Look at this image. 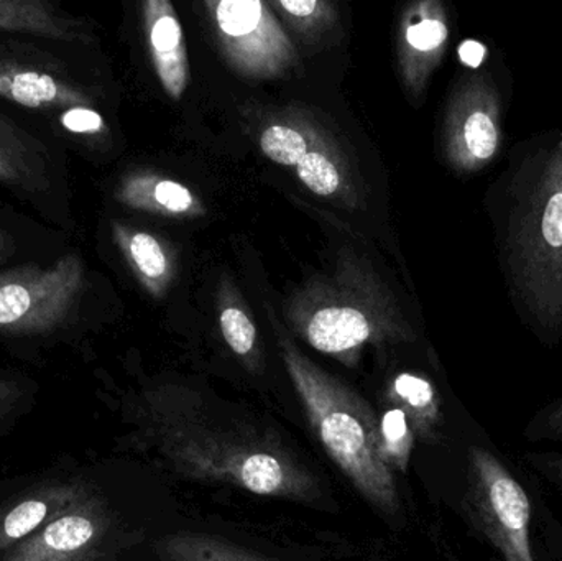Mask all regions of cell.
Masks as SVG:
<instances>
[{"label":"cell","instance_id":"obj_1","mask_svg":"<svg viewBox=\"0 0 562 561\" xmlns=\"http://www.w3.org/2000/svg\"><path fill=\"white\" fill-rule=\"evenodd\" d=\"M137 424L142 440L181 476L303 503L321 496L319 480L280 431L250 415L161 394L137 408Z\"/></svg>","mask_w":562,"mask_h":561},{"label":"cell","instance_id":"obj_2","mask_svg":"<svg viewBox=\"0 0 562 561\" xmlns=\"http://www.w3.org/2000/svg\"><path fill=\"white\" fill-rule=\"evenodd\" d=\"M492 207L502 272L521 319L547 346L562 338V135L527 145Z\"/></svg>","mask_w":562,"mask_h":561},{"label":"cell","instance_id":"obj_3","mask_svg":"<svg viewBox=\"0 0 562 561\" xmlns=\"http://www.w3.org/2000/svg\"><path fill=\"white\" fill-rule=\"evenodd\" d=\"M459 513L498 561H562V526L537 474L481 427L462 451Z\"/></svg>","mask_w":562,"mask_h":561},{"label":"cell","instance_id":"obj_4","mask_svg":"<svg viewBox=\"0 0 562 561\" xmlns=\"http://www.w3.org/2000/svg\"><path fill=\"white\" fill-rule=\"evenodd\" d=\"M291 379L307 420L330 460L366 497L386 516L402 507L395 474L383 463L379 450V417L360 395L306 362L288 358Z\"/></svg>","mask_w":562,"mask_h":561},{"label":"cell","instance_id":"obj_5","mask_svg":"<svg viewBox=\"0 0 562 561\" xmlns=\"http://www.w3.org/2000/svg\"><path fill=\"white\" fill-rule=\"evenodd\" d=\"M81 269L68 256L49 269H23L0 277V332L43 333L71 310Z\"/></svg>","mask_w":562,"mask_h":561},{"label":"cell","instance_id":"obj_6","mask_svg":"<svg viewBox=\"0 0 562 561\" xmlns=\"http://www.w3.org/2000/svg\"><path fill=\"white\" fill-rule=\"evenodd\" d=\"M111 532V510L98 494L88 491L0 561H102Z\"/></svg>","mask_w":562,"mask_h":561},{"label":"cell","instance_id":"obj_7","mask_svg":"<svg viewBox=\"0 0 562 561\" xmlns=\"http://www.w3.org/2000/svg\"><path fill=\"white\" fill-rule=\"evenodd\" d=\"M452 147L459 165L465 170L485 167L501 150V98L494 82L477 78L464 92Z\"/></svg>","mask_w":562,"mask_h":561},{"label":"cell","instance_id":"obj_8","mask_svg":"<svg viewBox=\"0 0 562 561\" xmlns=\"http://www.w3.org/2000/svg\"><path fill=\"white\" fill-rule=\"evenodd\" d=\"M88 491L81 483L45 484L0 509V553L10 552L35 536Z\"/></svg>","mask_w":562,"mask_h":561},{"label":"cell","instance_id":"obj_9","mask_svg":"<svg viewBox=\"0 0 562 561\" xmlns=\"http://www.w3.org/2000/svg\"><path fill=\"white\" fill-rule=\"evenodd\" d=\"M0 98L30 109L81 108L85 98L68 79L0 56Z\"/></svg>","mask_w":562,"mask_h":561},{"label":"cell","instance_id":"obj_10","mask_svg":"<svg viewBox=\"0 0 562 561\" xmlns=\"http://www.w3.org/2000/svg\"><path fill=\"white\" fill-rule=\"evenodd\" d=\"M386 397L390 405L406 415L418 441L426 445L445 444L448 435L446 412L441 395L431 381L403 372L396 375Z\"/></svg>","mask_w":562,"mask_h":561},{"label":"cell","instance_id":"obj_11","mask_svg":"<svg viewBox=\"0 0 562 561\" xmlns=\"http://www.w3.org/2000/svg\"><path fill=\"white\" fill-rule=\"evenodd\" d=\"M45 161L38 147L15 125L0 117V181L25 191L42 190Z\"/></svg>","mask_w":562,"mask_h":561},{"label":"cell","instance_id":"obj_12","mask_svg":"<svg viewBox=\"0 0 562 561\" xmlns=\"http://www.w3.org/2000/svg\"><path fill=\"white\" fill-rule=\"evenodd\" d=\"M369 338V322L353 308L321 310L307 325V341L326 355H342Z\"/></svg>","mask_w":562,"mask_h":561},{"label":"cell","instance_id":"obj_13","mask_svg":"<svg viewBox=\"0 0 562 561\" xmlns=\"http://www.w3.org/2000/svg\"><path fill=\"white\" fill-rule=\"evenodd\" d=\"M76 22L42 0H0V32L32 33L49 38L71 40Z\"/></svg>","mask_w":562,"mask_h":561},{"label":"cell","instance_id":"obj_14","mask_svg":"<svg viewBox=\"0 0 562 561\" xmlns=\"http://www.w3.org/2000/svg\"><path fill=\"white\" fill-rule=\"evenodd\" d=\"M150 43L155 61L165 88L175 99L187 86V55L180 23L171 15H161L151 22Z\"/></svg>","mask_w":562,"mask_h":561},{"label":"cell","instance_id":"obj_15","mask_svg":"<svg viewBox=\"0 0 562 561\" xmlns=\"http://www.w3.org/2000/svg\"><path fill=\"white\" fill-rule=\"evenodd\" d=\"M165 561H267L234 543L204 534H173L158 542Z\"/></svg>","mask_w":562,"mask_h":561},{"label":"cell","instance_id":"obj_16","mask_svg":"<svg viewBox=\"0 0 562 561\" xmlns=\"http://www.w3.org/2000/svg\"><path fill=\"white\" fill-rule=\"evenodd\" d=\"M416 441L415 430L400 408L392 405L382 412L379 417L380 457L393 473L405 474L408 471Z\"/></svg>","mask_w":562,"mask_h":561},{"label":"cell","instance_id":"obj_17","mask_svg":"<svg viewBox=\"0 0 562 561\" xmlns=\"http://www.w3.org/2000/svg\"><path fill=\"white\" fill-rule=\"evenodd\" d=\"M262 19L259 0H224L217 7V20L227 35L243 36L254 32Z\"/></svg>","mask_w":562,"mask_h":561},{"label":"cell","instance_id":"obj_18","mask_svg":"<svg viewBox=\"0 0 562 561\" xmlns=\"http://www.w3.org/2000/svg\"><path fill=\"white\" fill-rule=\"evenodd\" d=\"M260 145H262L263 154L270 160L281 165H297L301 158L306 155L304 138L293 128L281 127V125L267 128L263 132Z\"/></svg>","mask_w":562,"mask_h":561},{"label":"cell","instance_id":"obj_19","mask_svg":"<svg viewBox=\"0 0 562 561\" xmlns=\"http://www.w3.org/2000/svg\"><path fill=\"white\" fill-rule=\"evenodd\" d=\"M301 181L319 197H329L339 188L336 167L319 154H306L297 164Z\"/></svg>","mask_w":562,"mask_h":561},{"label":"cell","instance_id":"obj_20","mask_svg":"<svg viewBox=\"0 0 562 561\" xmlns=\"http://www.w3.org/2000/svg\"><path fill=\"white\" fill-rule=\"evenodd\" d=\"M524 438L530 444L562 441V397L548 402L524 428Z\"/></svg>","mask_w":562,"mask_h":561},{"label":"cell","instance_id":"obj_21","mask_svg":"<svg viewBox=\"0 0 562 561\" xmlns=\"http://www.w3.org/2000/svg\"><path fill=\"white\" fill-rule=\"evenodd\" d=\"M221 328L224 338L233 351L239 356H247L256 345V326L247 318L246 313L237 308L224 310L221 315Z\"/></svg>","mask_w":562,"mask_h":561},{"label":"cell","instance_id":"obj_22","mask_svg":"<svg viewBox=\"0 0 562 561\" xmlns=\"http://www.w3.org/2000/svg\"><path fill=\"white\" fill-rule=\"evenodd\" d=\"M128 249H131L132 259L145 277L158 279L164 276L167 270V257H165L160 244L150 234H135Z\"/></svg>","mask_w":562,"mask_h":561},{"label":"cell","instance_id":"obj_23","mask_svg":"<svg viewBox=\"0 0 562 561\" xmlns=\"http://www.w3.org/2000/svg\"><path fill=\"white\" fill-rule=\"evenodd\" d=\"M406 38H408L409 45L418 52H436L445 45L446 38H448V26L441 19L426 16L409 26Z\"/></svg>","mask_w":562,"mask_h":561},{"label":"cell","instance_id":"obj_24","mask_svg":"<svg viewBox=\"0 0 562 561\" xmlns=\"http://www.w3.org/2000/svg\"><path fill=\"white\" fill-rule=\"evenodd\" d=\"M524 463L540 480L547 481L562 493V453L560 451H528L524 455Z\"/></svg>","mask_w":562,"mask_h":561},{"label":"cell","instance_id":"obj_25","mask_svg":"<svg viewBox=\"0 0 562 561\" xmlns=\"http://www.w3.org/2000/svg\"><path fill=\"white\" fill-rule=\"evenodd\" d=\"M59 122L66 131L75 132V134H94L102 128L101 115L86 105L63 112Z\"/></svg>","mask_w":562,"mask_h":561},{"label":"cell","instance_id":"obj_26","mask_svg":"<svg viewBox=\"0 0 562 561\" xmlns=\"http://www.w3.org/2000/svg\"><path fill=\"white\" fill-rule=\"evenodd\" d=\"M155 200L175 213H183L193 204V197L187 188L175 181H160L155 188Z\"/></svg>","mask_w":562,"mask_h":561},{"label":"cell","instance_id":"obj_27","mask_svg":"<svg viewBox=\"0 0 562 561\" xmlns=\"http://www.w3.org/2000/svg\"><path fill=\"white\" fill-rule=\"evenodd\" d=\"M20 394H22V391H20L19 385L0 379V420H2L5 415H9L12 408L15 407Z\"/></svg>","mask_w":562,"mask_h":561},{"label":"cell","instance_id":"obj_28","mask_svg":"<svg viewBox=\"0 0 562 561\" xmlns=\"http://www.w3.org/2000/svg\"><path fill=\"white\" fill-rule=\"evenodd\" d=\"M462 61L469 66H479L484 59L485 49L484 46L479 45L477 42H465L464 45L459 49Z\"/></svg>","mask_w":562,"mask_h":561},{"label":"cell","instance_id":"obj_29","mask_svg":"<svg viewBox=\"0 0 562 561\" xmlns=\"http://www.w3.org/2000/svg\"><path fill=\"white\" fill-rule=\"evenodd\" d=\"M317 3L314 0H296V2H288V0H283L281 2V7L286 9L288 12L293 13L296 16H307L314 12Z\"/></svg>","mask_w":562,"mask_h":561},{"label":"cell","instance_id":"obj_30","mask_svg":"<svg viewBox=\"0 0 562 561\" xmlns=\"http://www.w3.org/2000/svg\"><path fill=\"white\" fill-rule=\"evenodd\" d=\"M452 560H454V561H459V560H456V559H452Z\"/></svg>","mask_w":562,"mask_h":561}]
</instances>
